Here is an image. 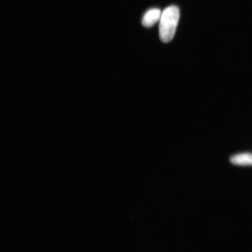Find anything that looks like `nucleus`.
I'll use <instances>...</instances> for the list:
<instances>
[{"label":"nucleus","mask_w":252,"mask_h":252,"mask_svg":"<svg viewBox=\"0 0 252 252\" xmlns=\"http://www.w3.org/2000/svg\"><path fill=\"white\" fill-rule=\"evenodd\" d=\"M162 12L158 8H151L148 10L143 16L142 24L146 27L153 26L159 21Z\"/></svg>","instance_id":"f03ea898"},{"label":"nucleus","mask_w":252,"mask_h":252,"mask_svg":"<svg viewBox=\"0 0 252 252\" xmlns=\"http://www.w3.org/2000/svg\"><path fill=\"white\" fill-rule=\"evenodd\" d=\"M180 11L175 5L169 6L162 12L159 20V37L163 43L171 42L177 28Z\"/></svg>","instance_id":"f257e3e1"},{"label":"nucleus","mask_w":252,"mask_h":252,"mask_svg":"<svg viewBox=\"0 0 252 252\" xmlns=\"http://www.w3.org/2000/svg\"><path fill=\"white\" fill-rule=\"evenodd\" d=\"M233 164L240 166H252V154L245 153L236 154L231 158Z\"/></svg>","instance_id":"7ed1b4c3"}]
</instances>
